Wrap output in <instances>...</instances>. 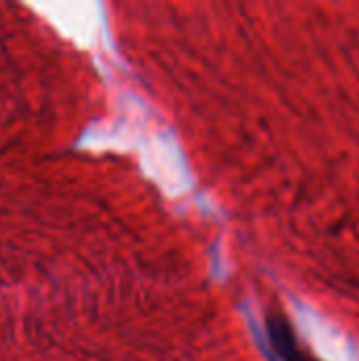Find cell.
Returning <instances> with one entry per match:
<instances>
[{"instance_id":"1","label":"cell","mask_w":359,"mask_h":361,"mask_svg":"<svg viewBox=\"0 0 359 361\" xmlns=\"http://www.w3.org/2000/svg\"><path fill=\"white\" fill-rule=\"evenodd\" d=\"M267 334L271 347L275 349L281 361H317L298 341L292 324L281 313H269L267 317Z\"/></svg>"}]
</instances>
